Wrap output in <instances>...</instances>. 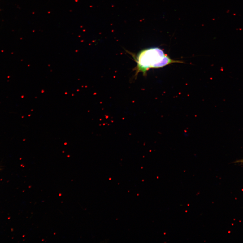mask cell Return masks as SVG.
<instances>
[{
	"label": "cell",
	"mask_w": 243,
	"mask_h": 243,
	"mask_svg": "<svg viewBox=\"0 0 243 243\" xmlns=\"http://www.w3.org/2000/svg\"><path fill=\"white\" fill-rule=\"evenodd\" d=\"M134 59L137 63L135 69L137 74L140 72L145 74L150 69L163 68L174 63H184L171 59L158 47L149 48L141 51L135 56Z\"/></svg>",
	"instance_id": "cell-1"
},
{
	"label": "cell",
	"mask_w": 243,
	"mask_h": 243,
	"mask_svg": "<svg viewBox=\"0 0 243 243\" xmlns=\"http://www.w3.org/2000/svg\"><path fill=\"white\" fill-rule=\"evenodd\" d=\"M235 163H243V159L241 160H239L235 162Z\"/></svg>",
	"instance_id": "cell-2"
}]
</instances>
